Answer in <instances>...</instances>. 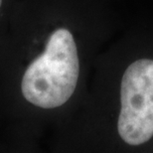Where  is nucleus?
<instances>
[{
    "instance_id": "f257e3e1",
    "label": "nucleus",
    "mask_w": 153,
    "mask_h": 153,
    "mask_svg": "<svg viewBox=\"0 0 153 153\" xmlns=\"http://www.w3.org/2000/svg\"><path fill=\"white\" fill-rule=\"evenodd\" d=\"M117 129L127 144L140 145L153 136V60L140 59L125 70L120 85Z\"/></svg>"
},
{
    "instance_id": "f03ea898",
    "label": "nucleus",
    "mask_w": 153,
    "mask_h": 153,
    "mask_svg": "<svg viewBox=\"0 0 153 153\" xmlns=\"http://www.w3.org/2000/svg\"><path fill=\"white\" fill-rule=\"evenodd\" d=\"M20 0H0V41L9 24L11 14Z\"/></svg>"
},
{
    "instance_id": "7ed1b4c3",
    "label": "nucleus",
    "mask_w": 153,
    "mask_h": 153,
    "mask_svg": "<svg viewBox=\"0 0 153 153\" xmlns=\"http://www.w3.org/2000/svg\"><path fill=\"white\" fill-rule=\"evenodd\" d=\"M0 152H8L7 150V147H6L4 141L2 139V136H1V133H0Z\"/></svg>"
}]
</instances>
